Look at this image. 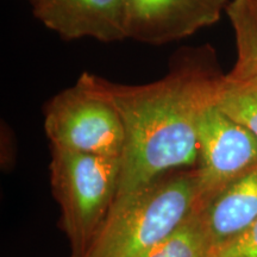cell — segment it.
Masks as SVG:
<instances>
[{
    "instance_id": "obj_1",
    "label": "cell",
    "mask_w": 257,
    "mask_h": 257,
    "mask_svg": "<svg viewBox=\"0 0 257 257\" xmlns=\"http://www.w3.org/2000/svg\"><path fill=\"white\" fill-rule=\"evenodd\" d=\"M221 76L205 49L179 55L166 76L147 85H120L89 74L124 126L117 198L165 173L197 166L199 113Z\"/></svg>"
},
{
    "instance_id": "obj_2",
    "label": "cell",
    "mask_w": 257,
    "mask_h": 257,
    "mask_svg": "<svg viewBox=\"0 0 257 257\" xmlns=\"http://www.w3.org/2000/svg\"><path fill=\"white\" fill-rule=\"evenodd\" d=\"M197 210L195 167L165 173L115 199L83 257H140Z\"/></svg>"
},
{
    "instance_id": "obj_3",
    "label": "cell",
    "mask_w": 257,
    "mask_h": 257,
    "mask_svg": "<svg viewBox=\"0 0 257 257\" xmlns=\"http://www.w3.org/2000/svg\"><path fill=\"white\" fill-rule=\"evenodd\" d=\"M49 169L70 257H83L117 199L121 159L51 147Z\"/></svg>"
},
{
    "instance_id": "obj_4",
    "label": "cell",
    "mask_w": 257,
    "mask_h": 257,
    "mask_svg": "<svg viewBox=\"0 0 257 257\" xmlns=\"http://www.w3.org/2000/svg\"><path fill=\"white\" fill-rule=\"evenodd\" d=\"M44 130L54 148L96 156L121 159L123 155L125 133L120 115L87 73L48 102Z\"/></svg>"
},
{
    "instance_id": "obj_5",
    "label": "cell",
    "mask_w": 257,
    "mask_h": 257,
    "mask_svg": "<svg viewBox=\"0 0 257 257\" xmlns=\"http://www.w3.org/2000/svg\"><path fill=\"white\" fill-rule=\"evenodd\" d=\"M214 94L204 102L198 120L199 210L257 166V137L225 113Z\"/></svg>"
},
{
    "instance_id": "obj_6",
    "label": "cell",
    "mask_w": 257,
    "mask_h": 257,
    "mask_svg": "<svg viewBox=\"0 0 257 257\" xmlns=\"http://www.w3.org/2000/svg\"><path fill=\"white\" fill-rule=\"evenodd\" d=\"M229 0H127V37L165 44L216 23Z\"/></svg>"
},
{
    "instance_id": "obj_7",
    "label": "cell",
    "mask_w": 257,
    "mask_h": 257,
    "mask_svg": "<svg viewBox=\"0 0 257 257\" xmlns=\"http://www.w3.org/2000/svg\"><path fill=\"white\" fill-rule=\"evenodd\" d=\"M35 17L64 40L127 37V0H31Z\"/></svg>"
},
{
    "instance_id": "obj_8",
    "label": "cell",
    "mask_w": 257,
    "mask_h": 257,
    "mask_svg": "<svg viewBox=\"0 0 257 257\" xmlns=\"http://www.w3.org/2000/svg\"><path fill=\"white\" fill-rule=\"evenodd\" d=\"M200 211L213 253L257 219V166L230 184Z\"/></svg>"
},
{
    "instance_id": "obj_9",
    "label": "cell",
    "mask_w": 257,
    "mask_h": 257,
    "mask_svg": "<svg viewBox=\"0 0 257 257\" xmlns=\"http://www.w3.org/2000/svg\"><path fill=\"white\" fill-rule=\"evenodd\" d=\"M226 14L236 37L237 60L226 78L257 76V0H231Z\"/></svg>"
},
{
    "instance_id": "obj_10",
    "label": "cell",
    "mask_w": 257,
    "mask_h": 257,
    "mask_svg": "<svg viewBox=\"0 0 257 257\" xmlns=\"http://www.w3.org/2000/svg\"><path fill=\"white\" fill-rule=\"evenodd\" d=\"M212 246L200 210L140 257H211Z\"/></svg>"
},
{
    "instance_id": "obj_11",
    "label": "cell",
    "mask_w": 257,
    "mask_h": 257,
    "mask_svg": "<svg viewBox=\"0 0 257 257\" xmlns=\"http://www.w3.org/2000/svg\"><path fill=\"white\" fill-rule=\"evenodd\" d=\"M214 100L225 113L257 137V76L231 80L223 75L218 82Z\"/></svg>"
},
{
    "instance_id": "obj_12",
    "label": "cell",
    "mask_w": 257,
    "mask_h": 257,
    "mask_svg": "<svg viewBox=\"0 0 257 257\" xmlns=\"http://www.w3.org/2000/svg\"><path fill=\"white\" fill-rule=\"evenodd\" d=\"M211 257H257V219L243 233L217 249Z\"/></svg>"
}]
</instances>
